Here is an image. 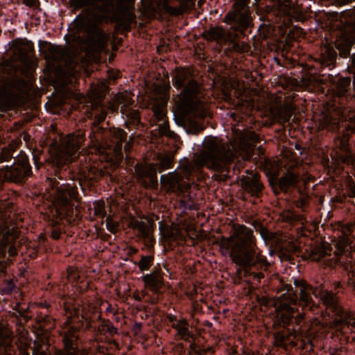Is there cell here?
I'll list each match as a JSON object with an SVG mask.
<instances>
[{
	"label": "cell",
	"instance_id": "8",
	"mask_svg": "<svg viewBox=\"0 0 355 355\" xmlns=\"http://www.w3.org/2000/svg\"><path fill=\"white\" fill-rule=\"evenodd\" d=\"M107 227L109 231H112L113 233H116L118 231V224L113 220V219L109 218L107 221Z\"/></svg>",
	"mask_w": 355,
	"mask_h": 355
},
{
	"label": "cell",
	"instance_id": "6",
	"mask_svg": "<svg viewBox=\"0 0 355 355\" xmlns=\"http://www.w3.org/2000/svg\"><path fill=\"white\" fill-rule=\"evenodd\" d=\"M153 259L152 257H144L141 259L140 262L139 263V266L142 270H147L148 268L151 267L153 264Z\"/></svg>",
	"mask_w": 355,
	"mask_h": 355
},
{
	"label": "cell",
	"instance_id": "5",
	"mask_svg": "<svg viewBox=\"0 0 355 355\" xmlns=\"http://www.w3.org/2000/svg\"><path fill=\"white\" fill-rule=\"evenodd\" d=\"M136 174L141 181H150L151 185H153V181H155V173L151 166L145 165L138 166V167L136 169Z\"/></svg>",
	"mask_w": 355,
	"mask_h": 355
},
{
	"label": "cell",
	"instance_id": "4",
	"mask_svg": "<svg viewBox=\"0 0 355 355\" xmlns=\"http://www.w3.org/2000/svg\"><path fill=\"white\" fill-rule=\"evenodd\" d=\"M193 69L190 67L175 69L172 73L173 83L174 87L179 91L184 87L185 84L190 82L191 77L193 75Z\"/></svg>",
	"mask_w": 355,
	"mask_h": 355
},
{
	"label": "cell",
	"instance_id": "2",
	"mask_svg": "<svg viewBox=\"0 0 355 355\" xmlns=\"http://www.w3.org/2000/svg\"><path fill=\"white\" fill-rule=\"evenodd\" d=\"M235 139L240 151H242L246 154L253 149L254 145L259 141V136L255 132L249 130H239L237 133H236Z\"/></svg>",
	"mask_w": 355,
	"mask_h": 355
},
{
	"label": "cell",
	"instance_id": "7",
	"mask_svg": "<svg viewBox=\"0 0 355 355\" xmlns=\"http://www.w3.org/2000/svg\"><path fill=\"white\" fill-rule=\"evenodd\" d=\"M95 208L96 215L100 217H104V215H105V209H104L105 206H104V201H97L96 204H95Z\"/></svg>",
	"mask_w": 355,
	"mask_h": 355
},
{
	"label": "cell",
	"instance_id": "3",
	"mask_svg": "<svg viewBox=\"0 0 355 355\" xmlns=\"http://www.w3.org/2000/svg\"><path fill=\"white\" fill-rule=\"evenodd\" d=\"M203 37L208 41L217 42L218 43H226L233 40L232 34L222 26L211 28L204 33Z\"/></svg>",
	"mask_w": 355,
	"mask_h": 355
},
{
	"label": "cell",
	"instance_id": "1",
	"mask_svg": "<svg viewBox=\"0 0 355 355\" xmlns=\"http://www.w3.org/2000/svg\"><path fill=\"white\" fill-rule=\"evenodd\" d=\"M199 91L200 88L197 81L192 80L178 97L175 105L174 116L178 124L183 125L190 115L197 113L201 118L206 116L204 109L201 108L200 102L197 101Z\"/></svg>",
	"mask_w": 355,
	"mask_h": 355
}]
</instances>
